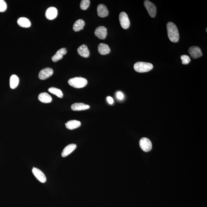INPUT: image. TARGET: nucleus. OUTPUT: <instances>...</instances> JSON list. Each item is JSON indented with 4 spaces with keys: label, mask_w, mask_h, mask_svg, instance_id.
Returning a JSON list of instances; mask_svg holds the SVG:
<instances>
[{
    "label": "nucleus",
    "mask_w": 207,
    "mask_h": 207,
    "mask_svg": "<svg viewBox=\"0 0 207 207\" xmlns=\"http://www.w3.org/2000/svg\"><path fill=\"white\" fill-rule=\"evenodd\" d=\"M19 82V79L18 76L13 75L11 76L10 79V86L12 89H14L18 86Z\"/></svg>",
    "instance_id": "21"
},
{
    "label": "nucleus",
    "mask_w": 207,
    "mask_h": 207,
    "mask_svg": "<svg viewBox=\"0 0 207 207\" xmlns=\"http://www.w3.org/2000/svg\"><path fill=\"white\" fill-rule=\"evenodd\" d=\"M97 13L98 16L102 18L108 16L109 14L108 8L104 5L102 4H99L98 6Z\"/></svg>",
    "instance_id": "13"
},
{
    "label": "nucleus",
    "mask_w": 207,
    "mask_h": 207,
    "mask_svg": "<svg viewBox=\"0 0 207 207\" xmlns=\"http://www.w3.org/2000/svg\"><path fill=\"white\" fill-rule=\"evenodd\" d=\"M66 127L69 130H73L80 126L81 123L80 121L77 120H71L67 122L65 124Z\"/></svg>",
    "instance_id": "18"
},
{
    "label": "nucleus",
    "mask_w": 207,
    "mask_h": 207,
    "mask_svg": "<svg viewBox=\"0 0 207 207\" xmlns=\"http://www.w3.org/2000/svg\"><path fill=\"white\" fill-rule=\"evenodd\" d=\"M107 101H108L109 103L110 104H113L114 103V99L113 98L110 96H108L107 97Z\"/></svg>",
    "instance_id": "28"
},
{
    "label": "nucleus",
    "mask_w": 207,
    "mask_h": 207,
    "mask_svg": "<svg viewBox=\"0 0 207 207\" xmlns=\"http://www.w3.org/2000/svg\"><path fill=\"white\" fill-rule=\"evenodd\" d=\"M7 3L3 0H0V12H4L7 9Z\"/></svg>",
    "instance_id": "26"
},
{
    "label": "nucleus",
    "mask_w": 207,
    "mask_h": 207,
    "mask_svg": "<svg viewBox=\"0 0 207 207\" xmlns=\"http://www.w3.org/2000/svg\"><path fill=\"white\" fill-rule=\"evenodd\" d=\"M188 52L192 58L196 59L202 56L201 49L198 46H191L189 48Z\"/></svg>",
    "instance_id": "8"
},
{
    "label": "nucleus",
    "mask_w": 207,
    "mask_h": 207,
    "mask_svg": "<svg viewBox=\"0 0 207 207\" xmlns=\"http://www.w3.org/2000/svg\"><path fill=\"white\" fill-rule=\"evenodd\" d=\"M32 172L34 177L38 180L41 183H45L46 182V178L44 172L39 168H34L32 169Z\"/></svg>",
    "instance_id": "7"
},
{
    "label": "nucleus",
    "mask_w": 207,
    "mask_h": 207,
    "mask_svg": "<svg viewBox=\"0 0 207 207\" xmlns=\"http://www.w3.org/2000/svg\"><path fill=\"white\" fill-rule=\"evenodd\" d=\"M67 51L65 48H62L56 52V54L52 57V60L54 62L58 61V60H61L63 58L64 55L66 54Z\"/></svg>",
    "instance_id": "12"
},
{
    "label": "nucleus",
    "mask_w": 207,
    "mask_h": 207,
    "mask_svg": "<svg viewBox=\"0 0 207 207\" xmlns=\"http://www.w3.org/2000/svg\"><path fill=\"white\" fill-rule=\"evenodd\" d=\"M89 105L82 103H75L71 106L72 109L74 111H80L89 109Z\"/></svg>",
    "instance_id": "15"
},
{
    "label": "nucleus",
    "mask_w": 207,
    "mask_h": 207,
    "mask_svg": "<svg viewBox=\"0 0 207 207\" xmlns=\"http://www.w3.org/2000/svg\"><path fill=\"white\" fill-rule=\"evenodd\" d=\"M139 144L141 149L145 152L151 151L152 146L151 141L146 137L142 138L140 140Z\"/></svg>",
    "instance_id": "5"
},
{
    "label": "nucleus",
    "mask_w": 207,
    "mask_h": 207,
    "mask_svg": "<svg viewBox=\"0 0 207 207\" xmlns=\"http://www.w3.org/2000/svg\"><path fill=\"white\" fill-rule=\"evenodd\" d=\"M77 52L81 56L84 58H88L89 56V51L87 46L85 45H82L77 49Z\"/></svg>",
    "instance_id": "17"
},
{
    "label": "nucleus",
    "mask_w": 207,
    "mask_h": 207,
    "mask_svg": "<svg viewBox=\"0 0 207 207\" xmlns=\"http://www.w3.org/2000/svg\"><path fill=\"white\" fill-rule=\"evenodd\" d=\"M53 69L50 68L43 69L40 72L39 77L41 80H45L50 77L53 75Z\"/></svg>",
    "instance_id": "10"
},
{
    "label": "nucleus",
    "mask_w": 207,
    "mask_h": 207,
    "mask_svg": "<svg viewBox=\"0 0 207 207\" xmlns=\"http://www.w3.org/2000/svg\"><path fill=\"white\" fill-rule=\"evenodd\" d=\"M98 50L100 54L102 55L108 54L110 51L109 46L108 45L103 44V43L99 45Z\"/></svg>",
    "instance_id": "19"
},
{
    "label": "nucleus",
    "mask_w": 207,
    "mask_h": 207,
    "mask_svg": "<svg viewBox=\"0 0 207 207\" xmlns=\"http://www.w3.org/2000/svg\"><path fill=\"white\" fill-rule=\"evenodd\" d=\"M144 4L150 16L152 18L155 17L157 13V8L155 5L148 0L144 1Z\"/></svg>",
    "instance_id": "6"
},
{
    "label": "nucleus",
    "mask_w": 207,
    "mask_h": 207,
    "mask_svg": "<svg viewBox=\"0 0 207 207\" xmlns=\"http://www.w3.org/2000/svg\"><path fill=\"white\" fill-rule=\"evenodd\" d=\"M38 99L41 102L44 103H51L52 100V98L51 96L46 93H40L38 96Z\"/></svg>",
    "instance_id": "16"
},
{
    "label": "nucleus",
    "mask_w": 207,
    "mask_h": 207,
    "mask_svg": "<svg viewBox=\"0 0 207 207\" xmlns=\"http://www.w3.org/2000/svg\"><path fill=\"white\" fill-rule=\"evenodd\" d=\"M134 70L139 72H145L150 71L153 68L151 63L144 62H138L134 65Z\"/></svg>",
    "instance_id": "3"
},
{
    "label": "nucleus",
    "mask_w": 207,
    "mask_h": 207,
    "mask_svg": "<svg viewBox=\"0 0 207 207\" xmlns=\"http://www.w3.org/2000/svg\"><path fill=\"white\" fill-rule=\"evenodd\" d=\"M69 85L76 88L85 87L88 83L87 79L81 77H75L70 79L68 82Z\"/></svg>",
    "instance_id": "2"
},
{
    "label": "nucleus",
    "mask_w": 207,
    "mask_h": 207,
    "mask_svg": "<svg viewBox=\"0 0 207 207\" xmlns=\"http://www.w3.org/2000/svg\"><path fill=\"white\" fill-rule=\"evenodd\" d=\"M58 15V10L55 7H51L47 8L45 13L46 18L52 20L56 18Z\"/></svg>",
    "instance_id": "11"
},
{
    "label": "nucleus",
    "mask_w": 207,
    "mask_h": 207,
    "mask_svg": "<svg viewBox=\"0 0 207 207\" xmlns=\"http://www.w3.org/2000/svg\"><path fill=\"white\" fill-rule=\"evenodd\" d=\"M48 91L51 94H53L59 98L63 97V94L61 90L57 88H56L51 87L48 89Z\"/></svg>",
    "instance_id": "23"
},
{
    "label": "nucleus",
    "mask_w": 207,
    "mask_h": 207,
    "mask_svg": "<svg viewBox=\"0 0 207 207\" xmlns=\"http://www.w3.org/2000/svg\"><path fill=\"white\" fill-rule=\"evenodd\" d=\"M117 99L119 100H122L124 99V95L120 91H118V92L117 93Z\"/></svg>",
    "instance_id": "27"
},
{
    "label": "nucleus",
    "mask_w": 207,
    "mask_h": 207,
    "mask_svg": "<svg viewBox=\"0 0 207 207\" xmlns=\"http://www.w3.org/2000/svg\"><path fill=\"white\" fill-rule=\"evenodd\" d=\"M17 23L20 27L23 28H28L31 26V22L28 19L25 17H20L17 20Z\"/></svg>",
    "instance_id": "20"
},
{
    "label": "nucleus",
    "mask_w": 207,
    "mask_h": 207,
    "mask_svg": "<svg viewBox=\"0 0 207 207\" xmlns=\"http://www.w3.org/2000/svg\"><path fill=\"white\" fill-rule=\"evenodd\" d=\"M167 29L170 40L172 42H177L179 40V34L177 26L172 22H169L167 24Z\"/></svg>",
    "instance_id": "1"
},
{
    "label": "nucleus",
    "mask_w": 207,
    "mask_h": 207,
    "mask_svg": "<svg viewBox=\"0 0 207 207\" xmlns=\"http://www.w3.org/2000/svg\"><path fill=\"white\" fill-rule=\"evenodd\" d=\"M77 146L75 144H72L68 145V146H66L64 149L63 150L61 153V156L63 157H65L70 153H71L72 151H75Z\"/></svg>",
    "instance_id": "14"
},
{
    "label": "nucleus",
    "mask_w": 207,
    "mask_h": 207,
    "mask_svg": "<svg viewBox=\"0 0 207 207\" xmlns=\"http://www.w3.org/2000/svg\"><path fill=\"white\" fill-rule=\"evenodd\" d=\"M182 63L183 65H187L191 61L190 58L187 55H183L181 56Z\"/></svg>",
    "instance_id": "25"
},
{
    "label": "nucleus",
    "mask_w": 207,
    "mask_h": 207,
    "mask_svg": "<svg viewBox=\"0 0 207 207\" xmlns=\"http://www.w3.org/2000/svg\"><path fill=\"white\" fill-rule=\"evenodd\" d=\"M121 26L124 29H128L130 26V22L127 14L125 12L121 13L119 16Z\"/></svg>",
    "instance_id": "4"
},
{
    "label": "nucleus",
    "mask_w": 207,
    "mask_h": 207,
    "mask_svg": "<svg viewBox=\"0 0 207 207\" xmlns=\"http://www.w3.org/2000/svg\"><path fill=\"white\" fill-rule=\"evenodd\" d=\"M94 34L99 39H104L107 35V29L106 27L102 26L98 27L95 30Z\"/></svg>",
    "instance_id": "9"
},
{
    "label": "nucleus",
    "mask_w": 207,
    "mask_h": 207,
    "mask_svg": "<svg viewBox=\"0 0 207 207\" xmlns=\"http://www.w3.org/2000/svg\"><path fill=\"white\" fill-rule=\"evenodd\" d=\"M85 25V22L82 19H79L76 21L73 26V29L75 32H77L82 30Z\"/></svg>",
    "instance_id": "22"
},
{
    "label": "nucleus",
    "mask_w": 207,
    "mask_h": 207,
    "mask_svg": "<svg viewBox=\"0 0 207 207\" xmlns=\"http://www.w3.org/2000/svg\"><path fill=\"white\" fill-rule=\"evenodd\" d=\"M90 1L89 0H82L81 1L80 7L81 9L86 10L89 8Z\"/></svg>",
    "instance_id": "24"
}]
</instances>
